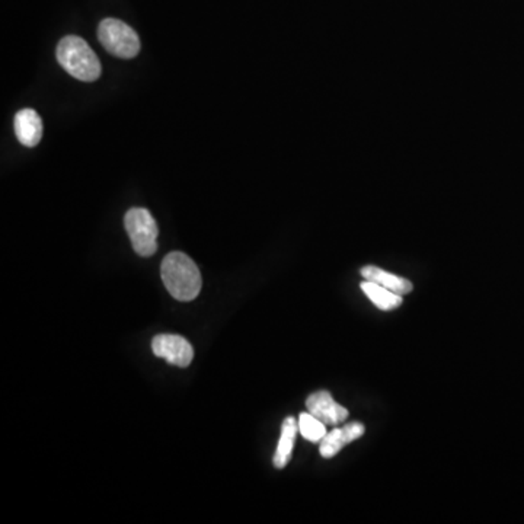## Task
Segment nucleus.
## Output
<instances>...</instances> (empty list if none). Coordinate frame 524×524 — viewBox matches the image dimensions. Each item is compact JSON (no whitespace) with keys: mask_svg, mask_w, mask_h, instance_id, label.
Segmentation results:
<instances>
[{"mask_svg":"<svg viewBox=\"0 0 524 524\" xmlns=\"http://www.w3.org/2000/svg\"><path fill=\"white\" fill-rule=\"evenodd\" d=\"M15 135L21 145L34 147L43 138V120L31 108L21 110L15 115Z\"/></svg>","mask_w":524,"mask_h":524,"instance_id":"nucleus-8","label":"nucleus"},{"mask_svg":"<svg viewBox=\"0 0 524 524\" xmlns=\"http://www.w3.org/2000/svg\"><path fill=\"white\" fill-rule=\"evenodd\" d=\"M99 43L120 59H135L140 52L137 32L126 22L114 18L104 20L98 27Z\"/></svg>","mask_w":524,"mask_h":524,"instance_id":"nucleus-3","label":"nucleus"},{"mask_svg":"<svg viewBox=\"0 0 524 524\" xmlns=\"http://www.w3.org/2000/svg\"><path fill=\"white\" fill-rule=\"evenodd\" d=\"M162 281L177 300L189 302L200 295L203 280L197 264L188 255L171 253L162 261Z\"/></svg>","mask_w":524,"mask_h":524,"instance_id":"nucleus-1","label":"nucleus"},{"mask_svg":"<svg viewBox=\"0 0 524 524\" xmlns=\"http://www.w3.org/2000/svg\"><path fill=\"white\" fill-rule=\"evenodd\" d=\"M362 290L382 311H394L403 304V296L371 281H363Z\"/></svg>","mask_w":524,"mask_h":524,"instance_id":"nucleus-11","label":"nucleus"},{"mask_svg":"<svg viewBox=\"0 0 524 524\" xmlns=\"http://www.w3.org/2000/svg\"><path fill=\"white\" fill-rule=\"evenodd\" d=\"M57 60L69 75L83 82H94L101 76V63L87 41L68 36L57 46Z\"/></svg>","mask_w":524,"mask_h":524,"instance_id":"nucleus-2","label":"nucleus"},{"mask_svg":"<svg viewBox=\"0 0 524 524\" xmlns=\"http://www.w3.org/2000/svg\"><path fill=\"white\" fill-rule=\"evenodd\" d=\"M364 434V426L360 422H350L347 426L334 428L320 442V453L325 459H331L341 452L344 445L355 442Z\"/></svg>","mask_w":524,"mask_h":524,"instance_id":"nucleus-7","label":"nucleus"},{"mask_svg":"<svg viewBox=\"0 0 524 524\" xmlns=\"http://www.w3.org/2000/svg\"><path fill=\"white\" fill-rule=\"evenodd\" d=\"M297 431H299V422L296 421V418H286L283 426H281V437L279 440V445H277L276 454L272 459V463L279 470L286 468L290 462L293 447L296 442Z\"/></svg>","mask_w":524,"mask_h":524,"instance_id":"nucleus-9","label":"nucleus"},{"mask_svg":"<svg viewBox=\"0 0 524 524\" xmlns=\"http://www.w3.org/2000/svg\"><path fill=\"white\" fill-rule=\"evenodd\" d=\"M152 350L156 357L165 359L178 367H188L194 359V348L184 337L161 334L152 341Z\"/></svg>","mask_w":524,"mask_h":524,"instance_id":"nucleus-5","label":"nucleus"},{"mask_svg":"<svg viewBox=\"0 0 524 524\" xmlns=\"http://www.w3.org/2000/svg\"><path fill=\"white\" fill-rule=\"evenodd\" d=\"M362 276L367 281L378 284L382 287L389 288L392 292L398 293L401 296H405L408 293L412 292V283L405 280L403 277L395 276L385 270L373 267V265H367L362 269Z\"/></svg>","mask_w":524,"mask_h":524,"instance_id":"nucleus-10","label":"nucleus"},{"mask_svg":"<svg viewBox=\"0 0 524 524\" xmlns=\"http://www.w3.org/2000/svg\"><path fill=\"white\" fill-rule=\"evenodd\" d=\"M131 245L140 256H152L158 249V223L146 209H131L124 217Z\"/></svg>","mask_w":524,"mask_h":524,"instance_id":"nucleus-4","label":"nucleus"},{"mask_svg":"<svg viewBox=\"0 0 524 524\" xmlns=\"http://www.w3.org/2000/svg\"><path fill=\"white\" fill-rule=\"evenodd\" d=\"M299 431L309 442L318 443L327 436V426L311 412H304L299 417Z\"/></svg>","mask_w":524,"mask_h":524,"instance_id":"nucleus-12","label":"nucleus"},{"mask_svg":"<svg viewBox=\"0 0 524 524\" xmlns=\"http://www.w3.org/2000/svg\"><path fill=\"white\" fill-rule=\"evenodd\" d=\"M306 408L325 426H338L348 418V411L337 403L328 390H318L312 394L306 401Z\"/></svg>","mask_w":524,"mask_h":524,"instance_id":"nucleus-6","label":"nucleus"}]
</instances>
